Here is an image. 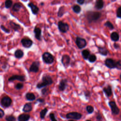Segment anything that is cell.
<instances>
[{
  "label": "cell",
  "mask_w": 121,
  "mask_h": 121,
  "mask_svg": "<svg viewBox=\"0 0 121 121\" xmlns=\"http://www.w3.org/2000/svg\"><path fill=\"white\" fill-rule=\"evenodd\" d=\"M102 13L99 11L89 10L86 12V17L89 23L97 21L101 17Z\"/></svg>",
  "instance_id": "cell-1"
},
{
  "label": "cell",
  "mask_w": 121,
  "mask_h": 121,
  "mask_svg": "<svg viewBox=\"0 0 121 121\" xmlns=\"http://www.w3.org/2000/svg\"><path fill=\"white\" fill-rule=\"evenodd\" d=\"M53 83V80L51 77L49 75H43L42 78V82L38 83L36 85L37 88H41L45 87L46 86H49Z\"/></svg>",
  "instance_id": "cell-2"
},
{
  "label": "cell",
  "mask_w": 121,
  "mask_h": 121,
  "mask_svg": "<svg viewBox=\"0 0 121 121\" xmlns=\"http://www.w3.org/2000/svg\"><path fill=\"white\" fill-rule=\"evenodd\" d=\"M42 60L44 63L50 64L53 62L54 59L51 53L49 52H45L42 54Z\"/></svg>",
  "instance_id": "cell-3"
},
{
  "label": "cell",
  "mask_w": 121,
  "mask_h": 121,
  "mask_svg": "<svg viewBox=\"0 0 121 121\" xmlns=\"http://www.w3.org/2000/svg\"><path fill=\"white\" fill-rule=\"evenodd\" d=\"M108 104L111 108L112 113V115H117L119 114L120 110L117 106L115 101H110L108 102Z\"/></svg>",
  "instance_id": "cell-4"
},
{
  "label": "cell",
  "mask_w": 121,
  "mask_h": 121,
  "mask_svg": "<svg viewBox=\"0 0 121 121\" xmlns=\"http://www.w3.org/2000/svg\"><path fill=\"white\" fill-rule=\"evenodd\" d=\"M76 44L79 49H82L86 47L87 45V42L85 39L84 38L77 36L76 38L75 41Z\"/></svg>",
  "instance_id": "cell-5"
},
{
  "label": "cell",
  "mask_w": 121,
  "mask_h": 121,
  "mask_svg": "<svg viewBox=\"0 0 121 121\" xmlns=\"http://www.w3.org/2000/svg\"><path fill=\"white\" fill-rule=\"evenodd\" d=\"M82 115L81 113L76 112H73L68 113L66 115V117L68 119H72L73 120H78L81 118Z\"/></svg>",
  "instance_id": "cell-6"
},
{
  "label": "cell",
  "mask_w": 121,
  "mask_h": 121,
  "mask_svg": "<svg viewBox=\"0 0 121 121\" xmlns=\"http://www.w3.org/2000/svg\"><path fill=\"white\" fill-rule=\"evenodd\" d=\"M58 26L60 31L63 33H67L69 29V25L67 23H65L62 21L58 22Z\"/></svg>",
  "instance_id": "cell-7"
},
{
  "label": "cell",
  "mask_w": 121,
  "mask_h": 121,
  "mask_svg": "<svg viewBox=\"0 0 121 121\" xmlns=\"http://www.w3.org/2000/svg\"><path fill=\"white\" fill-rule=\"evenodd\" d=\"M116 61L112 58H107L104 60L105 66L109 69H115Z\"/></svg>",
  "instance_id": "cell-8"
},
{
  "label": "cell",
  "mask_w": 121,
  "mask_h": 121,
  "mask_svg": "<svg viewBox=\"0 0 121 121\" xmlns=\"http://www.w3.org/2000/svg\"><path fill=\"white\" fill-rule=\"evenodd\" d=\"M12 103L11 99L8 96H4L1 100L0 104L1 105L5 108L9 107Z\"/></svg>",
  "instance_id": "cell-9"
},
{
  "label": "cell",
  "mask_w": 121,
  "mask_h": 121,
  "mask_svg": "<svg viewBox=\"0 0 121 121\" xmlns=\"http://www.w3.org/2000/svg\"><path fill=\"white\" fill-rule=\"evenodd\" d=\"M61 62L65 68H67L70 64V58L69 55L67 54L63 55L61 59Z\"/></svg>",
  "instance_id": "cell-10"
},
{
  "label": "cell",
  "mask_w": 121,
  "mask_h": 121,
  "mask_svg": "<svg viewBox=\"0 0 121 121\" xmlns=\"http://www.w3.org/2000/svg\"><path fill=\"white\" fill-rule=\"evenodd\" d=\"M39 66H40V62L37 60L35 61L31 65L29 68V71L30 72L36 73L39 71Z\"/></svg>",
  "instance_id": "cell-11"
},
{
  "label": "cell",
  "mask_w": 121,
  "mask_h": 121,
  "mask_svg": "<svg viewBox=\"0 0 121 121\" xmlns=\"http://www.w3.org/2000/svg\"><path fill=\"white\" fill-rule=\"evenodd\" d=\"M15 80H19L20 81H25L26 80V77L24 75H14L10 77L8 79L9 82H12Z\"/></svg>",
  "instance_id": "cell-12"
},
{
  "label": "cell",
  "mask_w": 121,
  "mask_h": 121,
  "mask_svg": "<svg viewBox=\"0 0 121 121\" xmlns=\"http://www.w3.org/2000/svg\"><path fill=\"white\" fill-rule=\"evenodd\" d=\"M103 91L107 97H109L112 95V88L111 85H107L103 88Z\"/></svg>",
  "instance_id": "cell-13"
},
{
  "label": "cell",
  "mask_w": 121,
  "mask_h": 121,
  "mask_svg": "<svg viewBox=\"0 0 121 121\" xmlns=\"http://www.w3.org/2000/svg\"><path fill=\"white\" fill-rule=\"evenodd\" d=\"M22 45L25 48H30L33 44V41L28 38H24L21 40Z\"/></svg>",
  "instance_id": "cell-14"
},
{
  "label": "cell",
  "mask_w": 121,
  "mask_h": 121,
  "mask_svg": "<svg viewBox=\"0 0 121 121\" xmlns=\"http://www.w3.org/2000/svg\"><path fill=\"white\" fill-rule=\"evenodd\" d=\"M68 86V80L67 79H62L59 85L58 88L60 91H63Z\"/></svg>",
  "instance_id": "cell-15"
},
{
  "label": "cell",
  "mask_w": 121,
  "mask_h": 121,
  "mask_svg": "<svg viewBox=\"0 0 121 121\" xmlns=\"http://www.w3.org/2000/svg\"><path fill=\"white\" fill-rule=\"evenodd\" d=\"M34 32L35 33V38L39 40H41L42 39V31L41 29L37 27H35L34 30Z\"/></svg>",
  "instance_id": "cell-16"
},
{
  "label": "cell",
  "mask_w": 121,
  "mask_h": 121,
  "mask_svg": "<svg viewBox=\"0 0 121 121\" xmlns=\"http://www.w3.org/2000/svg\"><path fill=\"white\" fill-rule=\"evenodd\" d=\"M98 49V53L104 56H106L108 53H109V51L104 46H96Z\"/></svg>",
  "instance_id": "cell-17"
},
{
  "label": "cell",
  "mask_w": 121,
  "mask_h": 121,
  "mask_svg": "<svg viewBox=\"0 0 121 121\" xmlns=\"http://www.w3.org/2000/svg\"><path fill=\"white\" fill-rule=\"evenodd\" d=\"M28 6L30 8L32 13L34 15H37L39 11V8L32 2H30L28 4Z\"/></svg>",
  "instance_id": "cell-18"
},
{
  "label": "cell",
  "mask_w": 121,
  "mask_h": 121,
  "mask_svg": "<svg viewBox=\"0 0 121 121\" xmlns=\"http://www.w3.org/2000/svg\"><path fill=\"white\" fill-rule=\"evenodd\" d=\"M110 38L111 40L114 43L118 42L120 39V35L119 33L117 32L114 31L111 33L110 34Z\"/></svg>",
  "instance_id": "cell-19"
},
{
  "label": "cell",
  "mask_w": 121,
  "mask_h": 121,
  "mask_svg": "<svg viewBox=\"0 0 121 121\" xmlns=\"http://www.w3.org/2000/svg\"><path fill=\"white\" fill-rule=\"evenodd\" d=\"M104 2L103 0H96L95 4V8L97 10L102 9L104 7Z\"/></svg>",
  "instance_id": "cell-20"
},
{
  "label": "cell",
  "mask_w": 121,
  "mask_h": 121,
  "mask_svg": "<svg viewBox=\"0 0 121 121\" xmlns=\"http://www.w3.org/2000/svg\"><path fill=\"white\" fill-rule=\"evenodd\" d=\"M81 54H82L83 58L85 60H88L89 56L91 54L90 51L88 49L83 50L81 52Z\"/></svg>",
  "instance_id": "cell-21"
},
{
  "label": "cell",
  "mask_w": 121,
  "mask_h": 121,
  "mask_svg": "<svg viewBox=\"0 0 121 121\" xmlns=\"http://www.w3.org/2000/svg\"><path fill=\"white\" fill-rule=\"evenodd\" d=\"M30 118V116L29 114H21L18 117L17 120L18 121H28Z\"/></svg>",
  "instance_id": "cell-22"
},
{
  "label": "cell",
  "mask_w": 121,
  "mask_h": 121,
  "mask_svg": "<svg viewBox=\"0 0 121 121\" xmlns=\"http://www.w3.org/2000/svg\"><path fill=\"white\" fill-rule=\"evenodd\" d=\"M9 24L10 27L15 31H18L21 28L20 26L19 25L13 21H10L9 23Z\"/></svg>",
  "instance_id": "cell-23"
},
{
  "label": "cell",
  "mask_w": 121,
  "mask_h": 121,
  "mask_svg": "<svg viewBox=\"0 0 121 121\" xmlns=\"http://www.w3.org/2000/svg\"><path fill=\"white\" fill-rule=\"evenodd\" d=\"M32 110V106L31 103L26 104L23 108V111L25 112H28L31 111Z\"/></svg>",
  "instance_id": "cell-24"
},
{
  "label": "cell",
  "mask_w": 121,
  "mask_h": 121,
  "mask_svg": "<svg viewBox=\"0 0 121 121\" xmlns=\"http://www.w3.org/2000/svg\"><path fill=\"white\" fill-rule=\"evenodd\" d=\"M14 55L16 58L20 59L23 57L24 53V52H23V51H22L21 50L17 49L15 52Z\"/></svg>",
  "instance_id": "cell-25"
},
{
  "label": "cell",
  "mask_w": 121,
  "mask_h": 121,
  "mask_svg": "<svg viewBox=\"0 0 121 121\" xmlns=\"http://www.w3.org/2000/svg\"><path fill=\"white\" fill-rule=\"evenodd\" d=\"M26 98L27 100L32 101L35 99V96L33 93H27L26 95Z\"/></svg>",
  "instance_id": "cell-26"
},
{
  "label": "cell",
  "mask_w": 121,
  "mask_h": 121,
  "mask_svg": "<svg viewBox=\"0 0 121 121\" xmlns=\"http://www.w3.org/2000/svg\"><path fill=\"white\" fill-rule=\"evenodd\" d=\"M72 10L74 12H75L76 14H79L81 11V7L78 4L74 5L72 7Z\"/></svg>",
  "instance_id": "cell-27"
},
{
  "label": "cell",
  "mask_w": 121,
  "mask_h": 121,
  "mask_svg": "<svg viewBox=\"0 0 121 121\" xmlns=\"http://www.w3.org/2000/svg\"><path fill=\"white\" fill-rule=\"evenodd\" d=\"M21 8V4L19 3H15L12 7V10L14 12H18Z\"/></svg>",
  "instance_id": "cell-28"
},
{
  "label": "cell",
  "mask_w": 121,
  "mask_h": 121,
  "mask_svg": "<svg viewBox=\"0 0 121 121\" xmlns=\"http://www.w3.org/2000/svg\"><path fill=\"white\" fill-rule=\"evenodd\" d=\"M104 26L109 28L110 30H113L114 28V26L112 23L110 21H107L104 23Z\"/></svg>",
  "instance_id": "cell-29"
},
{
  "label": "cell",
  "mask_w": 121,
  "mask_h": 121,
  "mask_svg": "<svg viewBox=\"0 0 121 121\" xmlns=\"http://www.w3.org/2000/svg\"><path fill=\"white\" fill-rule=\"evenodd\" d=\"M96 60H97L96 56L95 54H91L87 60L90 63H94L96 61Z\"/></svg>",
  "instance_id": "cell-30"
},
{
  "label": "cell",
  "mask_w": 121,
  "mask_h": 121,
  "mask_svg": "<svg viewBox=\"0 0 121 121\" xmlns=\"http://www.w3.org/2000/svg\"><path fill=\"white\" fill-rule=\"evenodd\" d=\"M65 13V7H60L59 9L58 12V16L59 17H62L63 14Z\"/></svg>",
  "instance_id": "cell-31"
},
{
  "label": "cell",
  "mask_w": 121,
  "mask_h": 121,
  "mask_svg": "<svg viewBox=\"0 0 121 121\" xmlns=\"http://www.w3.org/2000/svg\"><path fill=\"white\" fill-rule=\"evenodd\" d=\"M86 111L87 112L88 114H91L94 111V107L92 106V105H87L86 106Z\"/></svg>",
  "instance_id": "cell-32"
},
{
  "label": "cell",
  "mask_w": 121,
  "mask_h": 121,
  "mask_svg": "<svg viewBox=\"0 0 121 121\" xmlns=\"http://www.w3.org/2000/svg\"><path fill=\"white\" fill-rule=\"evenodd\" d=\"M47 111H48L47 109L46 108H45L43 109L40 112V118L41 119H43L44 118V117H45V116Z\"/></svg>",
  "instance_id": "cell-33"
},
{
  "label": "cell",
  "mask_w": 121,
  "mask_h": 121,
  "mask_svg": "<svg viewBox=\"0 0 121 121\" xmlns=\"http://www.w3.org/2000/svg\"><path fill=\"white\" fill-rule=\"evenodd\" d=\"M13 3V1L10 0H6L5 2V6L7 9H9L11 7Z\"/></svg>",
  "instance_id": "cell-34"
},
{
  "label": "cell",
  "mask_w": 121,
  "mask_h": 121,
  "mask_svg": "<svg viewBox=\"0 0 121 121\" xmlns=\"http://www.w3.org/2000/svg\"><path fill=\"white\" fill-rule=\"evenodd\" d=\"M5 119L7 121H16V118L12 115L6 116L5 117Z\"/></svg>",
  "instance_id": "cell-35"
},
{
  "label": "cell",
  "mask_w": 121,
  "mask_h": 121,
  "mask_svg": "<svg viewBox=\"0 0 121 121\" xmlns=\"http://www.w3.org/2000/svg\"><path fill=\"white\" fill-rule=\"evenodd\" d=\"M42 94L43 95H48L50 93L49 89L47 87H44L42 90Z\"/></svg>",
  "instance_id": "cell-36"
},
{
  "label": "cell",
  "mask_w": 121,
  "mask_h": 121,
  "mask_svg": "<svg viewBox=\"0 0 121 121\" xmlns=\"http://www.w3.org/2000/svg\"><path fill=\"white\" fill-rule=\"evenodd\" d=\"M91 92L88 90H86L85 92H84V95L86 98V99H88L90 98L91 97Z\"/></svg>",
  "instance_id": "cell-37"
},
{
  "label": "cell",
  "mask_w": 121,
  "mask_h": 121,
  "mask_svg": "<svg viewBox=\"0 0 121 121\" xmlns=\"http://www.w3.org/2000/svg\"><path fill=\"white\" fill-rule=\"evenodd\" d=\"M116 17L121 19V6L118 7L116 10Z\"/></svg>",
  "instance_id": "cell-38"
},
{
  "label": "cell",
  "mask_w": 121,
  "mask_h": 121,
  "mask_svg": "<svg viewBox=\"0 0 121 121\" xmlns=\"http://www.w3.org/2000/svg\"><path fill=\"white\" fill-rule=\"evenodd\" d=\"M115 69L118 70H121V60H119L116 61Z\"/></svg>",
  "instance_id": "cell-39"
},
{
  "label": "cell",
  "mask_w": 121,
  "mask_h": 121,
  "mask_svg": "<svg viewBox=\"0 0 121 121\" xmlns=\"http://www.w3.org/2000/svg\"><path fill=\"white\" fill-rule=\"evenodd\" d=\"M23 87H24V85L22 83H18L15 86L16 89H17V90L21 89L23 88Z\"/></svg>",
  "instance_id": "cell-40"
},
{
  "label": "cell",
  "mask_w": 121,
  "mask_h": 121,
  "mask_svg": "<svg viewBox=\"0 0 121 121\" xmlns=\"http://www.w3.org/2000/svg\"><path fill=\"white\" fill-rule=\"evenodd\" d=\"M0 28L2 29V30H3L4 32H5L7 34H9L10 33V30L7 28L6 27H5L3 25H1L0 26Z\"/></svg>",
  "instance_id": "cell-41"
},
{
  "label": "cell",
  "mask_w": 121,
  "mask_h": 121,
  "mask_svg": "<svg viewBox=\"0 0 121 121\" xmlns=\"http://www.w3.org/2000/svg\"><path fill=\"white\" fill-rule=\"evenodd\" d=\"M96 119L97 121H102V119H103L102 116V114L99 112L97 113V114L96 117Z\"/></svg>",
  "instance_id": "cell-42"
},
{
  "label": "cell",
  "mask_w": 121,
  "mask_h": 121,
  "mask_svg": "<svg viewBox=\"0 0 121 121\" xmlns=\"http://www.w3.org/2000/svg\"><path fill=\"white\" fill-rule=\"evenodd\" d=\"M49 117L51 121H57L55 118V116L53 113H50L49 114Z\"/></svg>",
  "instance_id": "cell-43"
},
{
  "label": "cell",
  "mask_w": 121,
  "mask_h": 121,
  "mask_svg": "<svg viewBox=\"0 0 121 121\" xmlns=\"http://www.w3.org/2000/svg\"><path fill=\"white\" fill-rule=\"evenodd\" d=\"M113 46L115 49H119L120 48V45L117 43H114L113 44Z\"/></svg>",
  "instance_id": "cell-44"
},
{
  "label": "cell",
  "mask_w": 121,
  "mask_h": 121,
  "mask_svg": "<svg viewBox=\"0 0 121 121\" xmlns=\"http://www.w3.org/2000/svg\"><path fill=\"white\" fill-rule=\"evenodd\" d=\"M77 2L80 5H83L85 2V0H77Z\"/></svg>",
  "instance_id": "cell-45"
},
{
  "label": "cell",
  "mask_w": 121,
  "mask_h": 121,
  "mask_svg": "<svg viewBox=\"0 0 121 121\" xmlns=\"http://www.w3.org/2000/svg\"><path fill=\"white\" fill-rule=\"evenodd\" d=\"M4 115V112L3 110H2L1 108H0V118H2Z\"/></svg>",
  "instance_id": "cell-46"
},
{
  "label": "cell",
  "mask_w": 121,
  "mask_h": 121,
  "mask_svg": "<svg viewBox=\"0 0 121 121\" xmlns=\"http://www.w3.org/2000/svg\"><path fill=\"white\" fill-rule=\"evenodd\" d=\"M36 101L37 102H39V103H43L44 102V100L43 98H38V99H37Z\"/></svg>",
  "instance_id": "cell-47"
},
{
  "label": "cell",
  "mask_w": 121,
  "mask_h": 121,
  "mask_svg": "<svg viewBox=\"0 0 121 121\" xmlns=\"http://www.w3.org/2000/svg\"><path fill=\"white\" fill-rule=\"evenodd\" d=\"M68 121H76L75 120H69Z\"/></svg>",
  "instance_id": "cell-48"
},
{
  "label": "cell",
  "mask_w": 121,
  "mask_h": 121,
  "mask_svg": "<svg viewBox=\"0 0 121 121\" xmlns=\"http://www.w3.org/2000/svg\"><path fill=\"white\" fill-rule=\"evenodd\" d=\"M120 79H121V74H120Z\"/></svg>",
  "instance_id": "cell-49"
},
{
  "label": "cell",
  "mask_w": 121,
  "mask_h": 121,
  "mask_svg": "<svg viewBox=\"0 0 121 121\" xmlns=\"http://www.w3.org/2000/svg\"><path fill=\"white\" fill-rule=\"evenodd\" d=\"M43 4H44V3H43V2H42V3H41V5H43Z\"/></svg>",
  "instance_id": "cell-50"
},
{
  "label": "cell",
  "mask_w": 121,
  "mask_h": 121,
  "mask_svg": "<svg viewBox=\"0 0 121 121\" xmlns=\"http://www.w3.org/2000/svg\"><path fill=\"white\" fill-rule=\"evenodd\" d=\"M86 121H91L90 120H86Z\"/></svg>",
  "instance_id": "cell-51"
}]
</instances>
